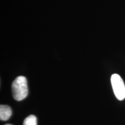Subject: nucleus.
Here are the masks:
<instances>
[{"label":"nucleus","mask_w":125,"mask_h":125,"mask_svg":"<svg viewBox=\"0 0 125 125\" xmlns=\"http://www.w3.org/2000/svg\"><path fill=\"white\" fill-rule=\"evenodd\" d=\"M12 91L14 99L16 101H20L24 99L29 93L26 77L19 76L16 78L12 84Z\"/></svg>","instance_id":"1"},{"label":"nucleus","mask_w":125,"mask_h":125,"mask_svg":"<svg viewBox=\"0 0 125 125\" xmlns=\"http://www.w3.org/2000/svg\"><path fill=\"white\" fill-rule=\"evenodd\" d=\"M111 82L116 98L122 101L125 98V85L122 78L119 75L114 74L111 77Z\"/></svg>","instance_id":"2"},{"label":"nucleus","mask_w":125,"mask_h":125,"mask_svg":"<svg viewBox=\"0 0 125 125\" xmlns=\"http://www.w3.org/2000/svg\"><path fill=\"white\" fill-rule=\"evenodd\" d=\"M12 114V109L8 105H1L0 106V119L1 121H8L11 116Z\"/></svg>","instance_id":"3"},{"label":"nucleus","mask_w":125,"mask_h":125,"mask_svg":"<svg viewBox=\"0 0 125 125\" xmlns=\"http://www.w3.org/2000/svg\"><path fill=\"white\" fill-rule=\"evenodd\" d=\"M10 125V124H7V125Z\"/></svg>","instance_id":"5"},{"label":"nucleus","mask_w":125,"mask_h":125,"mask_svg":"<svg viewBox=\"0 0 125 125\" xmlns=\"http://www.w3.org/2000/svg\"><path fill=\"white\" fill-rule=\"evenodd\" d=\"M23 125H37V119L35 115H31L24 119Z\"/></svg>","instance_id":"4"}]
</instances>
